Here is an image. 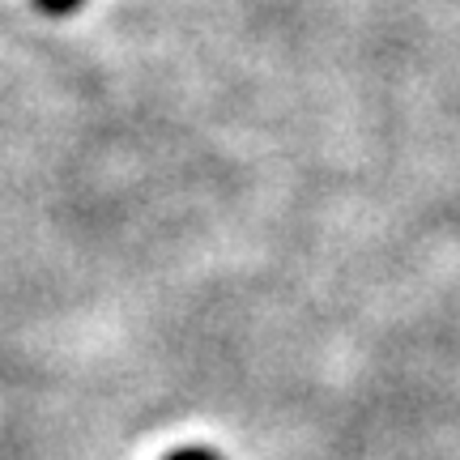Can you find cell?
<instances>
[{
    "label": "cell",
    "mask_w": 460,
    "mask_h": 460,
    "mask_svg": "<svg viewBox=\"0 0 460 460\" xmlns=\"http://www.w3.org/2000/svg\"><path fill=\"white\" fill-rule=\"evenodd\" d=\"M43 13H51V17H68V13H77L85 0H34Z\"/></svg>",
    "instance_id": "obj_1"
},
{
    "label": "cell",
    "mask_w": 460,
    "mask_h": 460,
    "mask_svg": "<svg viewBox=\"0 0 460 460\" xmlns=\"http://www.w3.org/2000/svg\"><path fill=\"white\" fill-rule=\"evenodd\" d=\"M166 460H222L214 447H175V452H166Z\"/></svg>",
    "instance_id": "obj_2"
}]
</instances>
